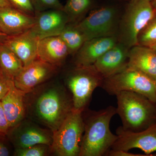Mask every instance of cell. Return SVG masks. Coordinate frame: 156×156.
Here are the masks:
<instances>
[{
	"label": "cell",
	"mask_w": 156,
	"mask_h": 156,
	"mask_svg": "<svg viewBox=\"0 0 156 156\" xmlns=\"http://www.w3.org/2000/svg\"><path fill=\"white\" fill-rule=\"evenodd\" d=\"M155 87V89L156 91V78L154 80Z\"/></svg>",
	"instance_id": "35"
},
{
	"label": "cell",
	"mask_w": 156,
	"mask_h": 156,
	"mask_svg": "<svg viewBox=\"0 0 156 156\" xmlns=\"http://www.w3.org/2000/svg\"><path fill=\"white\" fill-rule=\"evenodd\" d=\"M116 114V108L112 106L91 112L84 121L79 156L106 155L118 139L110 129L112 119Z\"/></svg>",
	"instance_id": "1"
},
{
	"label": "cell",
	"mask_w": 156,
	"mask_h": 156,
	"mask_svg": "<svg viewBox=\"0 0 156 156\" xmlns=\"http://www.w3.org/2000/svg\"><path fill=\"white\" fill-rule=\"evenodd\" d=\"M41 92L34 101V114L53 133L73 108L72 99L58 86H50Z\"/></svg>",
	"instance_id": "3"
},
{
	"label": "cell",
	"mask_w": 156,
	"mask_h": 156,
	"mask_svg": "<svg viewBox=\"0 0 156 156\" xmlns=\"http://www.w3.org/2000/svg\"><path fill=\"white\" fill-rule=\"evenodd\" d=\"M59 36L65 44L71 55H75L87 41L77 23H68Z\"/></svg>",
	"instance_id": "22"
},
{
	"label": "cell",
	"mask_w": 156,
	"mask_h": 156,
	"mask_svg": "<svg viewBox=\"0 0 156 156\" xmlns=\"http://www.w3.org/2000/svg\"><path fill=\"white\" fill-rule=\"evenodd\" d=\"M12 6L8 0H0V8Z\"/></svg>",
	"instance_id": "30"
},
{
	"label": "cell",
	"mask_w": 156,
	"mask_h": 156,
	"mask_svg": "<svg viewBox=\"0 0 156 156\" xmlns=\"http://www.w3.org/2000/svg\"><path fill=\"white\" fill-rule=\"evenodd\" d=\"M156 43V10L154 14L140 33L138 45L150 47Z\"/></svg>",
	"instance_id": "23"
},
{
	"label": "cell",
	"mask_w": 156,
	"mask_h": 156,
	"mask_svg": "<svg viewBox=\"0 0 156 156\" xmlns=\"http://www.w3.org/2000/svg\"><path fill=\"white\" fill-rule=\"evenodd\" d=\"M127 68L156 78V52L150 47L137 45L129 49Z\"/></svg>",
	"instance_id": "19"
},
{
	"label": "cell",
	"mask_w": 156,
	"mask_h": 156,
	"mask_svg": "<svg viewBox=\"0 0 156 156\" xmlns=\"http://www.w3.org/2000/svg\"><path fill=\"white\" fill-rule=\"evenodd\" d=\"M13 81L3 75H0V101L9 92Z\"/></svg>",
	"instance_id": "27"
},
{
	"label": "cell",
	"mask_w": 156,
	"mask_h": 156,
	"mask_svg": "<svg viewBox=\"0 0 156 156\" xmlns=\"http://www.w3.org/2000/svg\"><path fill=\"white\" fill-rule=\"evenodd\" d=\"M40 39L31 30L7 36L4 44L11 49L27 66L37 58V49Z\"/></svg>",
	"instance_id": "14"
},
{
	"label": "cell",
	"mask_w": 156,
	"mask_h": 156,
	"mask_svg": "<svg viewBox=\"0 0 156 156\" xmlns=\"http://www.w3.org/2000/svg\"><path fill=\"white\" fill-rule=\"evenodd\" d=\"M11 5L24 13L34 16L36 11L32 0H8Z\"/></svg>",
	"instance_id": "26"
},
{
	"label": "cell",
	"mask_w": 156,
	"mask_h": 156,
	"mask_svg": "<svg viewBox=\"0 0 156 156\" xmlns=\"http://www.w3.org/2000/svg\"><path fill=\"white\" fill-rule=\"evenodd\" d=\"M126 3L108 1V3L98 5L77 23L87 41L95 38L117 37L125 7L123 5Z\"/></svg>",
	"instance_id": "4"
},
{
	"label": "cell",
	"mask_w": 156,
	"mask_h": 156,
	"mask_svg": "<svg viewBox=\"0 0 156 156\" xmlns=\"http://www.w3.org/2000/svg\"><path fill=\"white\" fill-rule=\"evenodd\" d=\"M35 17V22L31 30L40 40L59 36L69 23L63 9H50L37 12Z\"/></svg>",
	"instance_id": "12"
},
{
	"label": "cell",
	"mask_w": 156,
	"mask_h": 156,
	"mask_svg": "<svg viewBox=\"0 0 156 156\" xmlns=\"http://www.w3.org/2000/svg\"><path fill=\"white\" fill-rule=\"evenodd\" d=\"M67 47L59 36L48 37L39 41L37 58L58 67L69 55Z\"/></svg>",
	"instance_id": "18"
},
{
	"label": "cell",
	"mask_w": 156,
	"mask_h": 156,
	"mask_svg": "<svg viewBox=\"0 0 156 156\" xmlns=\"http://www.w3.org/2000/svg\"><path fill=\"white\" fill-rule=\"evenodd\" d=\"M11 129V132L9 131L10 137L16 148H23L37 144H45L50 147L52 144V131L34 124L24 123L23 121Z\"/></svg>",
	"instance_id": "11"
},
{
	"label": "cell",
	"mask_w": 156,
	"mask_h": 156,
	"mask_svg": "<svg viewBox=\"0 0 156 156\" xmlns=\"http://www.w3.org/2000/svg\"><path fill=\"white\" fill-rule=\"evenodd\" d=\"M129 49L118 41L100 56L93 65L104 79L111 76L127 67Z\"/></svg>",
	"instance_id": "13"
},
{
	"label": "cell",
	"mask_w": 156,
	"mask_h": 156,
	"mask_svg": "<svg viewBox=\"0 0 156 156\" xmlns=\"http://www.w3.org/2000/svg\"><path fill=\"white\" fill-rule=\"evenodd\" d=\"M117 114L125 131L139 132L156 123V103L144 95L130 91L116 95Z\"/></svg>",
	"instance_id": "2"
},
{
	"label": "cell",
	"mask_w": 156,
	"mask_h": 156,
	"mask_svg": "<svg viewBox=\"0 0 156 156\" xmlns=\"http://www.w3.org/2000/svg\"><path fill=\"white\" fill-rule=\"evenodd\" d=\"M57 68L37 58L30 64L23 66L14 79V85L25 94H28L52 77Z\"/></svg>",
	"instance_id": "10"
},
{
	"label": "cell",
	"mask_w": 156,
	"mask_h": 156,
	"mask_svg": "<svg viewBox=\"0 0 156 156\" xmlns=\"http://www.w3.org/2000/svg\"><path fill=\"white\" fill-rule=\"evenodd\" d=\"M9 155V149L3 143L0 142V156H8Z\"/></svg>",
	"instance_id": "29"
},
{
	"label": "cell",
	"mask_w": 156,
	"mask_h": 156,
	"mask_svg": "<svg viewBox=\"0 0 156 156\" xmlns=\"http://www.w3.org/2000/svg\"><path fill=\"white\" fill-rule=\"evenodd\" d=\"M147 1H149V2H151V1H152L153 0H147Z\"/></svg>",
	"instance_id": "37"
},
{
	"label": "cell",
	"mask_w": 156,
	"mask_h": 156,
	"mask_svg": "<svg viewBox=\"0 0 156 156\" xmlns=\"http://www.w3.org/2000/svg\"><path fill=\"white\" fill-rule=\"evenodd\" d=\"M118 139L111 149L127 151L134 148L141 150L148 156L156 151V123L139 132L125 131L122 127L116 131Z\"/></svg>",
	"instance_id": "9"
},
{
	"label": "cell",
	"mask_w": 156,
	"mask_h": 156,
	"mask_svg": "<svg viewBox=\"0 0 156 156\" xmlns=\"http://www.w3.org/2000/svg\"><path fill=\"white\" fill-rule=\"evenodd\" d=\"M101 87L111 95L122 91L139 93L156 103L154 80L143 73L126 68L111 76L104 79Z\"/></svg>",
	"instance_id": "7"
},
{
	"label": "cell",
	"mask_w": 156,
	"mask_h": 156,
	"mask_svg": "<svg viewBox=\"0 0 156 156\" xmlns=\"http://www.w3.org/2000/svg\"><path fill=\"white\" fill-rule=\"evenodd\" d=\"M152 5L153 6L154 9L156 10V0H153L151 2Z\"/></svg>",
	"instance_id": "33"
},
{
	"label": "cell",
	"mask_w": 156,
	"mask_h": 156,
	"mask_svg": "<svg viewBox=\"0 0 156 156\" xmlns=\"http://www.w3.org/2000/svg\"><path fill=\"white\" fill-rule=\"evenodd\" d=\"M108 1H115V2H127L129 0H108Z\"/></svg>",
	"instance_id": "32"
},
{
	"label": "cell",
	"mask_w": 156,
	"mask_h": 156,
	"mask_svg": "<svg viewBox=\"0 0 156 156\" xmlns=\"http://www.w3.org/2000/svg\"><path fill=\"white\" fill-rule=\"evenodd\" d=\"M150 47L156 52V43L155 44H154L153 45H152V46H150Z\"/></svg>",
	"instance_id": "34"
},
{
	"label": "cell",
	"mask_w": 156,
	"mask_h": 156,
	"mask_svg": "<svg viewBox=\"0 0 156 156\" xmlns=\"http://www.w3.org/2000/svg\"><path fill=\"white\" fill-rule=\"evenodd\" d=\"M118 42L117 36L102 37L87 40L75 54L76 66L93 65L100 56Z\"/></svg>",
	"instance_id": "16"
},
{
	"label": "cell",
	"mask_w": 156,
	"mask_h": 156,
	"mask_svg": "<svg viewBox=\"0 0 156 156\" xmlns=\"http://www.w3.org/2000/svg\"><path fill=\"white\" fill-rule=\"evenodd\" d=\"M156 10L147 0H129L126 3L120 19L118 41L130 49L138 45L140 33L153 17Z\"/></svg>",
	"instance_id": "5"
},
{
	"label": "cell",
	"mask_w": 156,
	"mask_h": 156,
	"mask_svg": "<svg viewBox=\"0 0 156 156\" xmlns=\"http://www.w3.org/2000/svg\"><path fill=\"white\" fill-rule=\"evenodd\" d=\"M35 22V16L24 13L13 6L0 8V30L8 36L30 29Z\"/></svg>",
	"instance_id": "15"
},
{
	"label": "cell",
	"mask_w": 156,
	"mask_h": 156,
	"mask_svg": "<svg viewBox=\"0 0 156 156\" xmlns=\"http://www.w3.org/2000/svg\"><path fill=\"white\" fill-rule=\"evenodd\" d=\"M22 62L4 43L0 44V69L3 76L14 80L23 68Z\"/></svg>",
	"instance_id": "20"
},
{
	"label": "cell",
	"mask_w": 156,
	"mask_h": 156,
	"mask_svg": "<svg viewBox=\"0 0 156 156\" xmlns=\"http://www.w3.org/2000/svg\"><path fill=\"white\" fill-rule=\"evenodd\" d=\"M83 112L73 108L53 133L51 151L58 156H79L84 130Z\"/></svg>",
	"instance_id": "6"
},
{
	"label": "cell",
	"mask_w": 156,
	"mask_h": 156,
	"mask_svg": "<svg viewBox=\"0 0 156 156\" xmlns=\"http://www.w3.org/2000/svg\"><path fill=\"white\" fill-rule=\"evenodd\" d=\"M8 36L5 34L3 33L0 30V44L4 43V41L5 40Z\"/></svg>",
	"instance_id": "31"
},
{
	"label": "cell",
	"mask_w": 156,
	"mask_h": 156,
	"mask_svg": "<svg viewBox=\"0 0 156 156\" xmlns=\"http://www.w3.org/2000/svg\"><path fill=\"white\" fill-rule=\"evenodd\" d=\"M36 11L50 9H63V5L59 0H32Z\"/></svg>",
	"instance_id": "25"
},
{
	"label": "cell",
	"mask_w": 156,
	"mask_h": 156,
	"mask_svg": "<svg viewBox=\"0 0 156 156\" xmlns=\"http://www.w3.org/2000/svg\"><path fill=\"white\" fill-rule=\"evenodd\" d=\"M26 95L24 92L16 88L13 81L9 92L1 101L11 128L17 126L24 119Z\"/></svg>",
	"instance_id": "17"
},
{
	"label": "cell",
	"mask_w": 156,
	"mask_h": 156,
	"mask_svg": "<svg viewBox=\"0 0 156 156\" xmlns=\"http://www.w3.org/2000/svg\"><path fill=\"white\" fill-rule=\"evenodd\" d=\"M103 80L93 65L76 66L71 70L66 76V83L72 95L73 108L83 112L94 90L101 87Z\"/></svg>",
	"instance_id": "8"
},
{
	"label": "cell",
	"mask_w": 156,
	"mask_h": 156,
	"mask_svg": "<svg viewBox=\"0 0 156 156\" xmlns=\"http://www.w3.org/2000/svg\"><path fill=\"white\" fill-rule=\"evenodd\" d=\"M49 146L37 144L23 148H16L14 155L17 156H44L48 154Z\"/></svg>",
	"instance_id": "24"
},
{
	"label": "cell",
	"mask_w": 156,
	"mask_h": 156,
	"mask_svg": "<svg viewBox=\"0 0 156 156\" xmlns=\"http://www.w3.org/2000/svg\"><path fill=\"white\" fill-rule=\"evenodd\" d=\"M98 5L96 0H67L63 10L68 18L69 23H77Z\"/></svg>",
	"instance_id": "21"
},
{
	"label": "cell",
	"mask_w": 156,
	"mask_h": 156,
	"mask_svg": "<svg viewBox=\"0 0 156 156\" xmlns=\"http://www.w3.org/2000/svg\"><path fill=\"white\" fill-rule=\"evenodd\" d=\"M10 129V125L6 118L1 101H0V133L2 134H8Z\"/></svg>",
	"instance_id": "28"
},
{
	"label": "cell",
	"mask_w": 156,
	"mask_h": 156,
	"mask_svg": "<svg viewBox=\"0 0 156 156\" xmlns=\"http://www.w3.org/2000/svg\"><path fill=\"white\" fill-rule=\"evenodd\" d=\"M2 75V71H1V69H0V75Z\"/></svg>",
	"instance_id": "36"
}]
</instances>
